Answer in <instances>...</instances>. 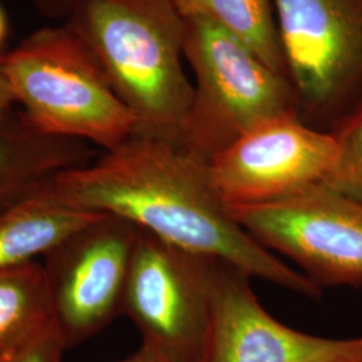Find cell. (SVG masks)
<instances>
[{
  "mask_svg": "<svg viewBox=\"0 0 362 362\" xmlns=\"http://www.w3.org/2000/svg\"><path fill=\"white\" fill-rule=\"evenodd\" d=\"M230 209L257 242L291 259L318 288L362 286L361 203L322 182L275 203Z\"/></svg>",
  "mask_w": 362,
  "mask_h": 362,
  "instance_id": "52a82bcc",
  "label": "cell"
},
{
  "mask_svg": "<svg viewBox=\"0 0 362 362\" xmlns=\"http://www.w3.org/2000/svg\"><path fill=\"white\" fill-rule=\"evenodd\" d=\"M214 329L204 362H362V336H313L276 321L255 296L251 276L209 258Z\"/></svg>",
  "mask_w": 362,
  "mask_h": 362,
  "instance_id": "30bf717a",
  "label": "cell"
},
{
  "mask_svg": "<svg viewBox=\"0 0 362 362\" xmlns=\"http://www.w3.org/2000/svg\"><path fill=\"white\" fill-rule=\"evenodd\" d=\"M10 35V21L4 7L0 4V57L4 54V46Z\"/></svg>",
  "mask_w": 362,
  "mask_h": 362,
  "instance_id": "ffe728a7",
  "label": "cell"
},
{
  "mask_svg": "<svg viewBox=\"0 0 362 362\" xmlns=\"http://www.w3.org/2000/svg\"><path fill=\"white\" fill-rule=\"evenodd\" d=\"M54 322L43 264L37 260L0 270V360Z\"/></svg>",
  "mask_w": 362,
  "mask_h": 362,
  "instance_id": "4fadbf2b",
  "label": "cell"
},
{
  "mask_svg": "<svg viewBox=\"0 0 362 362\" xmlns=\"http://www.w3.org/2000/svg\"><path fill=\"white\" fill-rule=\"evenodd\" d=\"M184 58L196 85L181 148L203 163L264 121L299 117L287 79L207 19L184 18Z\"/></svg>",
  "mask_w": 362,
  "mask_h": 362,
  "instance_id": "277c9868",
  "label": "cell"
},
{
  "mask_svg": "<svg viewBox=\"0 0 362 362\" xmlns=\"http://www.w3.org/2000/svg\"><path fill=\"white\" fill-rule=\"evenodd\" d=\"M93 157L90 144L45 134L13 109L0 117V211L38 194L58 173Z\"/></svg>",
  "mask_w": 362,
  "mask_h": 362,
  "instance_id": "8fae6325",
  "label": "cell"
},
{
  "mask_svg": "<svg viewBox=\"0 0 362 362\" xmlns=\"http://www.w3.org/2000/svg\"><path fill=\"white\" fill-rule=\"evenodd\" d=\"M37 13L47 21L64 23L82 0H31Z\"/></svg>",
  "mask_w": 362,
  "mask_h": 362,
  "instance_id": "e0dca14e",
  "label": "cell"
},
{
  "mask_svg": "<svg viewBox=\"0 0 362 362\" xmlns=\"http://www.w3.org/2000/svg\"><path fill=\"white\" fill-rule=\"evenodd\" d=\"M118 362H165L161 360L158 356H156L155 353H152L151 350L145 349L143 346H140L137 351H134L133 354L128 356L127 358L121 360Z\"/></svg>",
  "mask_w": 362,
  "mask_h": 362,
  "instance_id": "d6986e66",
  "label": "cell"
},
{
  "mask_svg": "<svg viewBox=\"0 0 362 362\" xmlns=\"http://www.w3.org/2000/svg\"><path fill=\"white\" fill-rule=\"evenodd\" d=\"M134 119L132 137L181 146L194 97L173 0H82L66 19Z\"/></svg>",
  "mask_w": 362,
  "mask_h": 362,
  "instance_id": "7a4b0ae2",
  "label": "cell"
},
{
  "mask_svg": "<svg viewBox=\"0 0 362 362\" xmlns=\"http://www.w3.org/2000/svg\"><path fill=\"white\" fill-rule=\"evenodd\" d=\"M332 133L338 156L336 167L324 184L362 204V104Z\"/></svg>",
  "mask_w": 362,
  "mask_h": 362,
  "instance_id": "9a60e30c",
  "label": "cell"
},
{
  "mask_svg": "<svg viewBox=\"0 0 362 362\" xmlns=\"http://www.w3.org/2000/svg\"><path fill=\"white\" fill-rule=\"evenodd\" d=\"M337 156L333 133L311 128L297 116L278 117L215 156L208 170L228 207L262 206L326 182Z\"/></svg>",
  "mask_w": 362,
  "mask_h": 362,
  "instance_id": "9c48e42d",
  "label": "cell"
},
{
  "mask_svg": "<svg viewBox=\"0 0 362 362\" xmlns=\"http://www.w3.org/2000/svg\"><path fill=\"white\" fill-rule=\"evenodd\" d=\"M65 342L52 322L38 336L0 362H64Z\"/></svg>",
  "mask_w": 362,
  "mask_h": 362,
  "instance_id": "2e32d148",
  "label": "cell"
},
{
  "mask_svg": "<svg viewBox=\"0 0 362 362\" xmlns=\"http://www.w3.org/2000/svg\"><path fill=\"white\" fill-rule=\"evenodd\" d=\"M302 122L333 132L362 104V0H272Z\"/></svg>",
  "mask_w": 362,
  "mask_h": 362,
  "instance_id": "5b68a950",
  "label": "cell"
},
{
  "mask_svg": "<svg viewBox=\"0 0 362 362\" xmlns=\"http://www.w3.org/2000/svg\"><path fill=\"white\" fill-rule=\"evenodd\" d=\"M98 215L61 207L39 194L0 211V270L43 258Z\"/></svg>",
  "mask_w": 362,
  "mask_h": 362,
  "instance_id": "7c38bea8",
  "label": "cell"
},
{
  "mask_svg": "<svg viewBox=\"0 0 362 362\" xmlns=\"http://www.w3.org/2000/svg\"><path fill=\"white\" fill-rule=\"evenodd\" d=\"M122 315L141 346L165 362H204L214 329L209 258L140 228L130 260Z\"/></svg>",
  "mask_w": 362,
  "mask_h": 362,
  "instance_id": "8992f818",
  "label": "cell"
},
{
  "mask_svg": "<svg viewBox=\"0 0 362 362\" xmlns=\"http://www.w3.org/2000/svg\"><path fill=\"white\" fill-rule=\"evenodd\" d=\"M137 233L129 220L101 214L43 257L54 324L67 349L122 315Z\"/></svg>",
  "mask_w": 362,
  "mask_h": 362,
  "instance_id": "ba28073f",
  "label": "cell"
},
{
  "mask_svg": "<svg viewBox=\"0 0 362 362\" xmlns=\"http://www.w3.org/2000/svg\"><path fill=\"white\" fill-rule=\"evenodd\" d=\"M38 194L61 207L129 220L173 246L226 260L288 291L322 296L247 233L214 187L208 164L181 146L130 137L86 165L58 173Z\"/></svg>",
  "mask_w": 362,
  "mask_h": 362,
  "instance_id": "6da1fadb",
  "label": "cell"
},
{
  "mask_svg": "<svg viewBox=\"0 0 362 362\" xmlns=\"http://www.w3.org/2000/svg\"><path fill=\"white\" fill-rule=\"evenodd\" d=\"M15 104L16 101H15L11 86L8 83V79L6 77V73L0 62V117L11 112Z\"/></svg>",
  "mask_w": 362,
  "mask_h": 362,
  "instance_id": "ac0fdd59",
  "label": "cell"
},
{
  "mask_svg": "<svg viewBox=\"0 0 362 362\" xmlns=\"http://www.w3.org/2000/svg\"><path fill=\"white\" fill-rule=\"evenodd\" d=\"M182 18H203L240 39L286 78L272 0H173Z\"/></svg>",
  "mask_w": 362,
  "mask_h": 362,
  "instance_id": "5bb4252c",
  "label": "cell"
},
{
  "mask_svg": "<svg viewBox=\"0 0 362 362\" xmlns=\"http://www.w3.org/2000/svg\"><path fill=\"white\" fill-rule=\"evenodd\" d=\"M16 104L45 134L112 151L133 136L134 119L88 46L66 26L35 30L0 57Z\"/></svg>",
  "mask_w": 362,
  "mask_h": 362,
  "instance_id": "3957f363",
  "label": "cell"
}]
</instances>
